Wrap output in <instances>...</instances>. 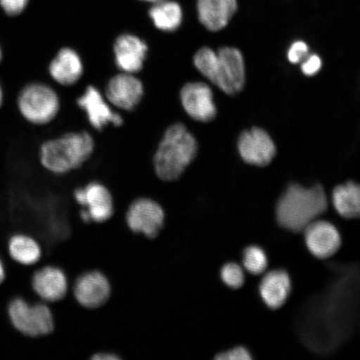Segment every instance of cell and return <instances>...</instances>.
Here are the masks:
<instances>
[{
    "mask_svg": "<svg viewBox=\"0 0 360 360\" xmlns=\"http://www.w3.org/2000/svg\"><path fill=\"white\" fill-rule=\"evenodd\" d=\"M75 199L84 207L91 221H107L114 214V199L108 188L98 182H92L75 191Z\"/></svg>",
    "mask_w": 360,
    "mask_h": 360,
    "instance_id": "cell-13",
    "label": "cell"
},
{
    "mask_svg": "<svg viewBox=\"0 0 360 360\" xmlns=\"http://www.w3.org/2000/svg\"><path fill=\"white\" fill-rule=\"evenodd\" d=\"M29 0H0V6L6 15L16 16L20 15L28 6Z\"/></svg>",
    "mask_w": 360,
    "mask_h": 360,
    "instance_id": "cell-27",
    "label": "cell"
},
{
    "mask_svg": "<svg viewBox=\"0 0 360 360\" xmlns=\"http://www.w3.org/2000/svg\"><path fill=\"white\" fill-rule=\"evenodd\" d=\"M184 110L193 120L210 122L216 115L212 90L204 83H188L180 91Z\"/></svg>",
    "mask_w": 360,
    "mask_h": 360,
    "instance_id": "cell-16",
    "label": "cell"
},
{
    "mask_svg": "<svg viewBox=\"0 0 360 360\" xmlns=\"http://www.w3.org/2000/svg\"><path fill=\"white\" fill-rule=\"evenodd\" d=\"M2 58H3V52H2L1 47H0V63H1V61H2Z\"/></svg>",
    "mask_w": 360,
    "mask_h": 360,
    "instance_id": "cell-34",
    "label": "cell"
},
{
    "mask_svg": "<svg viewBox=\"0 0 360 360\" xmlns=\"http://www.w3.org/2000/svg\"><path fill=\"white\" fill-rule=\"evenodd\" d=\"M145 86L135 75L121 73L108 81L105 96L112 107L124 111H132L141 103Z\"/></svg>",
    "mask_w": 360,
    "mask_h": 360,
    "instance_id": "cell-9",
    "label": "cell"
},
{
    "mask_svg": "<svg viewBox=\"0 0 360 360\" xmlns=\"http://www.w3.org/2000/svg\"><path fill=\"white\" fill-rule=\"evenodd\" d=\"M358 285V268L343 266L326 292L311 301L300 328L309 348L328 352L347 339L357 315Z\"/></svg>",
    "mask_w": 360,
    "mask_h": 360,
    "instance_id": "cell-1",
    "label": "cell"
},
{
    "mask_svg": "<svg viewBox=\"0 0 360 360\" xmlns=\"http://www.w3.org/2000/svg\"><path fill=\"white\" fill-rule=\"evenodd\" d=\"M74 295L75 300L83 307L98 308L110 299V283L105 274L93 270L81 274L76 280Z\"/></svg>",
    "mask_w": 360,
    "mask_h": 360,
    "instance_id": "cell-15",
    "label": "cell"
},
{
    "mask_svg": "<svg viewBox=\"0 0 360 360\" xmlns=\"http://www.w3.org/2000/svg\"><path fill=\"white\" fill-rule=\"evenodd\" d=\"M8 250L13 260L25 266L38 263L42 255L39 243L34 238L22 233L11 238Z\"/></svg>",
    "mask_w": 360,
    "mask_h": 360,
    "instance_id": "cell-23",
    "label": "cell"
},
{
    "mask_svg": "<svg viewBox=\"0 0 360 360\" xmlns=\"http://www.w3.org/2000/svg\"><path fill=\"white\" fill-rule=\"evenodd\" d=\"M269 260L262 248L257 245L247 247L243 253V265L248 272L259 276L267 269Z\"/></svg>",
    "mask_w": 360,
    "mask_h": 360,
    "instance_id": "cell-24",
    "label": "cell"
},
{
    "mask_svg": "<svg viewBox=\"0 0 360 360\" xmlns=\"http://www.w3.org/2000/svg\"><path fill=\"white\" fill-rule=\"evenodd\" d=\"M309 56V47L303 41H296L291 45L289 52H288V58L292 64H299L302 62Z\"/></svg>",
    "mask_w": 360,
    "mask_h": 360,
    "instance_id": "cell-26",
    "label": "cell"
},
{
    "mask_svg": "<svg viewBox=\"0 0 360 360\" xmlns=\"http://www.w3.org/2000/svg\"><path fill=\"white\" fill-rule=\"evenodd\" d=\"M332 202L336 212L347 219L358 218L360 213V188L359 184L349 181L335 187Z\"/></svg>",
    "mask_w": 360,
    "mask_h": 360,
    "instance_id": "cell-22",
    "label": "cell"
},
{
    "mask_svg": "<svg viewBox=\"0 0 360 360\" xmlns=\"http://www.w3.org/2000/svg\"><path fill=\"white\" fill-rule=\"evenodd\" d=\"M8 314L13 326L26 336L47 335L55 328L51 309L44 303L30 304L21 298L15 299L8 305Z\"/></svg>",
    "mask_w": 360,
    "mask_h": 360,
    "instance_id": "cell-7",
    "label": "cell"
},
{
    "mask_svg": "<svg viewBox=\"0 0 360 360\" xmlns=\"http://www.w3.org/2000/svg\"><path fill=\"white\" fill-rule=\"evenodd\" d=\"M197 70L227 94H236L244 88L245 70L244 58L238 49L224 47L217 53L202 48L193 57Z\"/></svg>",
    "mask_w": 360,
    "mask_h": 360,
    "instance_id": "cell-4",
    "label": "cell"
},
{
    "mask_svg": "<svg viewBox=\"0 0 360 360\" xmlns=\"http://www.w3.org/2000/svg\"><path fill=\"white\" fill-rule=\"evenodd\" d=\"M120 359L119 355L110 352L97 353L92 356L93 360H118Z\"/></svg>",
    "mask_w": 360,
    "mask_h": 360,
    "instance_id": "cell-30",
    "label": "cell"
},
{
    "mask_svg": "<svg viewBox=\"0 0 360 360\" xmlns=\"http://www.w3.org/2000/svg\"><path fill=\"white\" fill-rule=\"evenodd\" d=\"M94 147V139L89 133H67L43 143L39 150L40 163L52 174H68L86 163Z\"/></svg>",
    "mask_w": 360,
    "mask_h": 360,
    "instance_id": "cell-5",
    "label": "cell"
},
{
    "mask_svg": "<svg viewBox=\"0 0 360 360\" xmlns=\"http://www.w3.org/2000/svg\"><path fill=\"white\" fill-rule=\"evenodd\" d=\"M215 359L218 360H250L252 355L249 350L243 346L224 351L216 355Z\"/></svg>",
    "mask_w": 360,
    "mask_h": 360,
    "instance_id": "cell-28",
    "label": "cell"
},
{
    "mask_svg": "<svg viewBox=\"0 0 360 360\" xmlns=\"http://www.w3.org/2000/svg\"><path fill=\"white\" fill-rule=\"evenodd\" d=\"M3 102H4V92H3V89L1 87V84H0V108L2 107Z\"/></svg>",
    "mask_w": 360,
    "mask_h": 360,
    "instance_id": "cell-32",
    "label": "cell"
},
{
    "mask_svg": "<svg viewBox=\"0 0 360 360\" xmlns=\"http://www.w3.org/2000/svg\"><path fill=\"white\" fill-rule=\"evenodd\" d=\"M153 24L163 32H174L183 21V11L180 4L173 0H161L153 4L148 11Z\"/></svg>",
    "mask_w": 360,
    "mask_h": 360,
    "instance_id": "cell-21",
    "label": "cell"
},
{
    "mask_svg": "<svg viewBox=\"0 0 360 360\" xmlns=\"http://www.w3.org/2000/svg\"><path fill=\"white\" fill-rule=\"evenodd\" d=\"M6 269H4V265L1 259H0V285H1L4 281V278H6Z\"/></svg>",
    "mask_w": 360,
    "mask_h": 360,
    "instance_id": "cell-31",
    "label": "cell"
},
{
    "mask_svg": "<svg viewBox=\"0 0 360 360\" xmlns=\"http://www.w3.org/2000/svg\"><path fill=\"white\" fill-rule=\"evenodd\" d=\"M291 287V278L285 270H272L265 274L260 282L261 299L269 309H280L289 298Z\"/></svg>",
    "mask_w": 360,
    "mask_h": 360,
    "instance_id": "cell-20",
    "label": "cell"
},
{
    "mask_svg": "<svg viewBox=\"0 0 360 360\" xmlns=\"http://www.w3.org/2000/svg\"><path fill=\"white\" fill-rule=\"evenodd\" d=\"M17 105L22 118L36 125L52 122L60 110L57 92L43 83H32L22 88Z\"/></svg>",
    "mask_w": 360,
    "mask_h": 360,
    "instance_id": "cell-6",
    "label": "cell"
},
{
    "mask_svg": "<svg viewBox=\"0 0 360 360\" xmlns=\"http://www.w3.org/2000/svg\"><path fill=\"white\" fill-rule=\"evenodd\" d=\"M327 210V196L321 186L305 188L292 183L277 202L276 219L287 231L300 232Z\"/></svg>",
    "mask_w": 360,
    "mask_h": 360,
    "instance_id": "cell-2",
    "label": "cell"
},
{
    "mask_svg": "<svg viewBox=\"0 0 360 360\" xmlns=\"http://www.w3.org/2000/svg\"><path fill=\"white\" fill-rule=\"evenodd\" d=\"M84 64L79 53L70 47L62 48L49 65V74L58 84L72 86L84 75Z\"/></svg>",
    "mask_w": 360,
    "mask_h": 360,
    "instance_id": "cell-17",
    "label": "cell"
},
{
    "mask_svg": "<svg viewBox=\"0 0 360 360\" xmlns=\"http://www.w3.org/2000/svg\"><path fill=\"white\" fill-rule=\"evenodd\" d=\"M32 287L36 295L44 302H57L67 294L66 274L60 268L45 266L34 273Z\"/></svg>",
    "mask_w": 360,
    "mask_h": 360,
    "instance_id": "cell-18",
    "label": "cell"
},
{
    "mask_svg": "<svg viewBox=\"0 0 360 360\" xmlns=\"http://www.w3.org/2000/svg\"><path fill=\"white\" fill-rule=\"evenodd\" d=\"M77 103L86 115L90 125L98 131H101L109 124L120 127L124 124L123 116L112 110L105 96L94 85H89L84 89Z\"/></svg>",
    "mask_w": 360,
    "mask_h": 360,
    "instance_id": "cell-10",
    "label": "cell"
},
{
    "mask_svg": "<svg viewBox=\"0 0 360 360\" xmlns=\"http://www.w3.org/2000/svg\"><path fill=\"white\" fill-rule=\"evenodd\" d=\"M322 61L321 58L316 55L308 56L305 58L301 69L304 74L307 76H312L316 75L321 69Z\"/></svg>",
    "mask_w": 360,
    "mask_h": 360,
    "instance_id": "cell-29",
    "label": "cell"
},
{
    "mask_svg": "<svg viewBox=\"0 0 360 360\" xmlns=\"http://www.w3.org/2000/svg\"><path fill=\"white\" fill-rule=\"evenodd\" d=\"M112 51L120 72L136 75L145 66L148 46L139 36L125 33L116 38Z\"/></svg>",
    "mask_w": 360,
    "mask_h": 360,
    "instance_id": "cell-12",
    "label": "cell"
},
{
    "mask_svg": "<svg viewBox=\"0 0 360 360\" xmlns=\"http://www.w3.org/2000/svg\"><path fill=\"white\" fill-rule=\"evenodd\" d=\"M306 247L317 259H326L340 249V233L334 224L325 220H315L304 229Z\"/></svg>",
    "mask_w": 360,
    "mask_h": 360,
    "instance_id": "cell-11",
    "label": "cell"
},
{
    "mask_svg": "<svg viewBox=\"0 0 360 360\" xmlns=\"http://www.w3.org/2000/svg\"><path fill=\"white\" fill-rule=\"evenodd\" d=\"M139 1L155 4V3L161 1V0H139Z\"/></svg>",
    "mask_w": 360,
    "mask_h": 360,
    "instance_id": "cell-33",
    "label": "cell"
},
{
    "mask_svg": "<svg viewBox=\"0 0 360 360\" xmlns=\"http://www.w3.org/2000/svg\"><path fill=\"white\" fill-rule=\"evenodd\" d=\"M165 214L155 200L141 198L134 200L126 214V222L131 231L148 238H155L164 227Z\"/></svg>",
    "mask_w": 360,
    "mask_h": 360,
    "instance_id": "cell-8",
    "label": "cell"
},
{
    "mask_svg": "<svg viewBox=\"0 0 360 360\" xmlns=\"http://www.w3.org/2000/svg\"><path fill=\"white\" fill-rule=\"evenodd\" d=\"M237 8V0H197L199 20L210 31H219L226 27Z\"/></svg>",
    "mask_w": 360,
    "mask_h": 360,
    "instance_id": "cell-19",
    "label": "cell"
},
{
    "mask_svg": "<svg viewBox=\"0 0 360 360\" xmlns=\"http://www.w3.org/2000/svg\"><path fill=\"white\" fill-rule=\"evenodd\" d=\"M220 276L224 285L233 290L240 289L245 281L244 269L236 263L224 264L220 271Z\"/></svg>",
    "mask_w": 360,
    "mask_h": 360,
    "instance_id": "cell-25",
    "label": "cell"
},
{
    "mask_svg": "<svg viewBox=\"0 0 360 360\" xmlns=\"http://www.w3.org/2000/svg\"><path fill=\"white\" fill-rule=\"evenodd\" d=\"M198 143L186 125L175 124L166 129L158 146L154 160L155 172L164 181H174L197 155Z\"/></svg>",
    "mask_w": 360,
    "mask_h": 360,
    "instance_id": "cell-3",
    "label": "cell"
},
{
    "mask_svg": "<svg viewBox=\"0 0 360 360\" xmlns=\"http://www.w3.org/2000/svg\"><path fill=\"white\" fill-rule=\"evenodd\" d=\"M238 151L247 164L264 167L271 163L276 148L267 132L253 128L242 133L238 143Z\"/></svg>",
    "mask_w": 360,
    "mask_h": 360,
    "instance_id": "cell-14",
    "label": "cell"
}]
</instances>
